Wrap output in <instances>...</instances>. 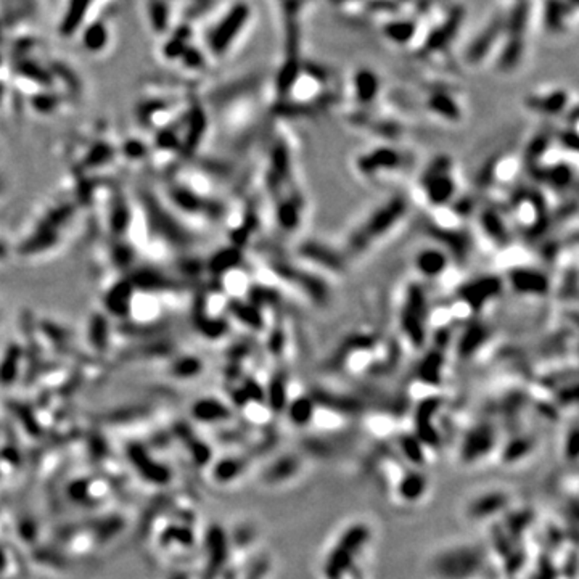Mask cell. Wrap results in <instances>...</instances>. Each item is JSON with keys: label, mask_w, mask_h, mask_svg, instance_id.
Instances as JSON below:
<instances>
[{"label": "cell", "mask_w": 579, "mask_h": 579, "mask_svg": "<svg viewBox=\"0 0 579 579\" xmlns=\"http://www.w3.org/2000/svg\"><path fill=\"white\" fill-rule=\"evenodd\" d=\"M483 552L476 546H457L439 552L431 562L438 579H473L483 570Z\"/></svg>", "instance_id": "6da1fadb"}, {"label": "cell", "mask_w": 579, "mask_h": 579, "mask_svg": "<svg viewBox=\"0 0 579 579\" xmlns=\"http://www.w3.org/2000/svg\"><path fill=\"white\" fill-rule=\"evenodd\" d=\"M371 539V530L367 525L357 523V525L349 526L348 530L339 536L337 546L328 553L326 567H323V575L327 579H343L346 573L351 570L354 560L359 555V552L366 547V544Z\"/></svg>", "instance_id": "7a4b0ae2"}, {"label": "cell", "mask_w": 579, "mask_h": 579, "mask_svg": "<svg viewBox=\"0 0 579 579\" xmlns=\"http://www.w3.org/2000/svg\"><path fill=\"white\" fill-rule=\"evenodd\" d=\"M404 208H406V204H404L402 199H396V202L389 203L386 208H383L382 211H378L375 216L366 224L362 232L354 238L353 247L356 249H362L364 247H367L368 242L375 240L377 237L383 235V233L401 217Z\"/></svg>", "instance_id": "3957f363"}, {"label": "cell", "mask_w": 579, "mask_h": 579, "mask_svg": "<svg viewBox=\"0 0 579 579\" xmlns=\"http://www.w3.org/2000/svg\"><path fill=\"white\" fill-rule=\"evenodd\" d=\"M127 457L131 458L132 465L136 467L143 480H147L153 484H166L171 481V472L168 467L161 465L157 461H153L147 452V449L141 444H131L127 447Z\"/></svg>", "instance_id": "277c9868"}, {"label": "cell", "mask_w": 579, "mask_h": 579, "mask_svg": "<svg viewBox=\"0 0 579 579\" xmlns=\"http://www.w3.org/2000/svg\"><path fill=\"white\" fill-rule=\"evenodd\" d=\"M206 547H208V565L204 568L203 579H216L222 568L226 567L229 547H227V536L221 526L214 525L209 528L206 536Z\"/></svg>", "instance_id": "5b68a950"}, {"label": "cell", "mask_w": 579, "mask_h": 579, "mask_svg": "<svg viewBox=\"0 0 579 579\" xmlns=\"http://www.w3.org/2000/svg\"><path fill=\"white\" fill-rule=\"evenodd\" d=\"M496 446V433L489 425H480L467 434L462 443L461 457L463 462L470 463L488 456Z\"/></svg>", "instance_id": "8992f818"}, {"label": "cell", "mask_w": 579, "mask_h": 579, "mask_svg": "<svg viewBox=\"0 0 579 579\" xmlns=\"http://www.w3.org/2000/svg\"><path fill=\"white\" fill-rule=\"evenodd\" d=\"M446 168L447 163L444 159H439L428 171L427 179H423V186H425L428 198H430L431 203L438 204V206H443L452 197L454 192L452 177L447 174Z\"/></svg>", "instance_id": "52a82bcc"}, {"label": "cell", "mask_w": 579, "mask_h": 579, "mask_svg": "<svg viewBox=\"0 0 579 579\" xmlns=\"http://www.w3.org/2000/svg\"><path fill=\"white\" fill-rule=\"evenodd\" d=\"M508 502H510V499H508L506 492L491 491L476 497L475 501L470 504V507H468V513H470V517L475 518V520H483V518H489L496 515V513L506 510Z\"/></svg>", "instance_id": "ba28073f"}, {"label": "cell", "mask_w": 579, "mask_h": 579, "mask_svg": "<svg viewBox=\"0 0 579 579\" xmlns=\"http://www.w3.org/2000/svg\"><path fill=\"white\" fill-rule=\"evenodd\" d=\"M528 107L546 114H558L568 107V93L563 89H553L546 93H534L526 100Z\"/></svg>", "instance_id": "9c48e42d"}, {"label": "cell", "mask_w": 579, "mask_h": 579, "mask_svg": "<svg viewBox=\"0 0 579 579\" xmlns=\"http://www.w3.org/2000/svg\"><path fill=\"white\" fill-rule=\"evenodd\" d=\"M427 107L431 113L439 114V118L446 121H458L462 118V109L458 107L456 98L447 92H434L428 98Z\"/></svg>", "instance_id": "30bf717a"}, {"label": "cell", "mask_w": 579, "mask_h": 579, "mask_svg": "<svg viewBox=\"0 0 579 579\" xmlns=\"http://www.w3.org/2000/svg\"><path fill=\"white\" fill-rule=\"evenodd\" d=\"M399 154L391 148H380L372 152L367 157L359 159V169L364 172H375L380 169H391L399 164Z\"/></svg>", "instance_id": "8fae6325"}, {"label": "cell", "mask_w": 579, "mask_h": 579, "mask_svg": "<svg viewBox=\"0 0 579 579\" xmlns=\"http://www.w3.org/2000/svg\"><path fill=\"white\" fill-rule=\"evenodd\" d=\"M427 492V478L418 472H409L398 484V494L402 501L417 502Z\"/></svg>", "instance_id": "7c38bea8"}, {"label": "cell", "mask_w": 579, "mask_h": 579, "mask_svg": "<svg viewBox=\"0 0 579 579\" xmlns=\"http://www.w3.org/2000/svg\"><path fill=\"white\" fill-rule=\"evenodd\" d=\"M510 282L515 290L522 293H546L549 288L547 278L542 274L534 271H515L512 272Z\"/></svg>", "instance_id": "4fadbf2b"}, {"label": "cell", "mask_w": 579, "mask_h": 579, "mask_svg": "<svg viewBox=\"0 0 579 579\" xmlns=\"http://www.w3.org/2000/svg\"><path fill=\"white\" fill-rule=\"evenodd\" d=\"M132 287L131 282H121L109 290L107 296V306L109 311L116 316H124L131 309V299H132Z\"/></svg>", "instance_id": "5bb4252c"}, {"label": "cell", "mask_w": 579, "mask_h": 579, "mask_svg": "<svg viewBox=\"0 0 579 579\" xmlns=\"http://www.w3.org/2000/svg\"><path fill=\"white\" fill-rule=\"evenodd\" d=\"M192 416L199 422H221L231 417V411L214 399H203L192 407Z\"/></svg>", "instance_id": "9a60e30c"}, {"label": "cell", "mask_w": 579, "mask_h": 579, "mask_svg": "<svg viewBox=\"0 0 579 579\" xmlns=\"http://www.w3.org/2000/svg\"><path fill=\"white\" fill-rule=\"evenodd\" d=\"M417 267L420 269L423 276L433 278L441 276L446 271L447 259L444 253L438 251V249H423L417 256Z\"/></svg>", "instance_id": "2e32d148"}, {"label": "cell", "mask_w": 579, "mask_h": 579, "mask_svg": "<svg viewBox=\"0 0 579 579\" xmlns=\"http://www.w3.org/2000/svg\"><path fill=\"white\" fill-rule=\"evenodd\" d=\"M299 470V462L294 457H280L278 461L272 463L271 467L267 468L266 473H264V480L267 483L277 484V483H285L296 475Z\"/></svg>", "instance_id": "e0dca14e"}, {"label": "cell", "mask_w": 579, "mask_h": 579, "mask_svg": "<svg viewBox=\"0 0 579 579\" xmlns=\"http://www.w3.org/2000/svg\"><path fill=\"white\" fill-rule=\"evenodd\" d=\"M354 89L359 102L371 103L378 96V79L372 71L361 69L354 76Z\"/></svg>", "instance_id": "ac0fdd59"}, {"label": "cell", "mask_w": 579, "mask_h": 579, "mask_svg": "<svg viewBox=\"0 0 579 579\" xmlns=\"http://www.w3.org/2000/svg\"><path fill=\"white\" fill-rule=\"evenodd\" d=\"M316 406L311 398H298L288 407V416L296 427H306L316 418Z\"/></svg>", "instance_id": "d6986e66"}, {"label": "cell", "mask_w": 579, "mask_h": 579, "mask_svg": "<svg viewBox=\"0 0 579 579\" xmlns=\"http://www.w3.org/2000/svg\"><path fill=\"white\" fill-rule=\"evenodd\" d=\"M176 431H177L179 436H181L184 441H186L188 449H190L193 461L197 462L198 465H204V463H206L209 458H211V451H209V447L206 446V444L199 443L198 439H195V436H192V433L187 427H184V425L177 427Z\"/></svg>", "instance_id": "ffe728a7"}, {"label": "cell", "mask_w": 579, "mask_h": 579, "mask_svg": "<svg viewBox=\"0 0 579 579\" xmlns=\"http://www.w3.org/2000/svg\"><path fill=\"white\" fill-rule=\"evenodd\" d=\"M19 359H21L19 346H17V344H12V346L8 348L7 354H5L3 362L0 364V383L8 385V383H12L15 378H17Z\"/></svg>", "instance_id": "44dd1931"}, {"label": "cell", "mask_w": 579, "mask_h": 579, "mask_svg": "<svg viewBox=\"0 0 579 579\" xmlns=\"http://www.w3.org/2000/svg\"><path fill=\"white\" fill-rule=\"evenodd\" d=\"M244 470V462L242 458H224L214 467V478L219 483H229L240 475Z\"/></svg>", "instance_id": "7402d4cb"}, {"label": "cell", "mask_w": 579, "mask_h": 579, "mask_svg": "<svg viewBox=\"0 0 579 579\" xmlns=\"http://www.w3.org/2000/svg\"><path fill=\"white\" fill-rule=\"evenodd\" d=\"M195 534L187 526H168L161 534L163 546H171V544H181V546H193Z\"/></svg>", "instance_id": "603a6c76"}, {"label": "cell", "mask_w": 579, "mask_h": 579, "mask_svg": "<svg viewBox=\"0 0 579 579\" xmlns=\"http://www.w3.org/2000/svg\"><path fill=\"white\" fill-rule=\"evenodd\" d=\"M123 528H124V522H123V518H119V517H109L107 518V520H102L96 528L97 541L98 542L108 541V539L116 536Z\"/></svg>", "instance_id": "cb8c5ba5"}, {"label": "cell", "mask_w": 579, "mask_h": 579, "mask_svg": "<svg viewBox=\"0 0 579 579\" xmlns=\"http://www.w3.org/2000/svg\"><path fill=\"white\" fill-rule=\"evenodd\" d=\"M402 452L409 461L416 465H420L423 462V451H422V443L417 436H404L401 441Z\"/></svg>", "instance_id": "d4e9b609"}, {"label": "cell", "mask_w": 579, "mask_h": 579, "mask_svg": "<svg viewBox=\"0 0 579 579\" xmlns=\"http://www.w3.org/2000/svg\"><path fill=\"white\" fill-rule=\"evenodd\" d=\"M237 262H238L237 251H233V249H226V251L217 254L216 259L211 262V267L214 269V272H227V269H231L232 271V267H235Z\"/></svg>", "instance_id": "484cf974"}, {"label": "cell", "mask_w": 579, "mask_h": 579, "mask_svg": "<svg viewBox=\"0 0 579 579\" xmlns=\"http://www.w3.org/2000/svg\"><path fill=\"white\" fill-rule=\"evenodd\" d=\"M107 337H108L107 321H105L103 317H96L92 322L91 338H92V343L97 346V349H105V346H107Z\"/></svg>", "instance_id": "4316f807"}, {"label": "cell", "mask_w": 579, "mask_h": 579, "mask_svg": "<svg viewBox=\"0 0 579 579\" xmlns=\"http://www.w3.org/2000/svg\"><path fill=\"white\" fill-rule=\"evenodd\" d=\"M15 412H17L19 420H21L23 427L26 428V430L31 433L33 436H37V434H41V427H39V423L36 422V418H34L33 412L29 411L28 407L15 406Z\"/></svg>", "instance_id": "83f0119b"}, {"label": "cell", "mask_w": 579, "mask_h": 579, "mask_svg": "<svg viewBox=\"0 0 579 579\" xmlns=\"http://www.w3.org/2000/svg\"><path fill=\"white\" fill-rule=\"evenodd\" d=\"M199 368H202V364L198 362V359L187 357L181 359V361L174 366V373H176L177 377H193L199 372Z\"/></svg>", "instance_id": "f1b7e54d"}, {"label": "cell", "mask_w": 579, "mask_h": 579, "mask_svg": "<svg viewBox=\"0 0 579 579\" xmlns=\"http://www.w3.org/2000/svg\"><path fill=\"white\" fill-rule=\"evenodd\" d=\"M530 443L528 441H520V439H517V441L510 443L506 449V458L507 461H518V458H522L523 456H526L528 452H530Z\"/></svg>", "instance_id": "f546056e"}, {"label": "cell", "mask_w": 579, "mask_h": 579, "mask_svg": "<svg viewBox=\"0 0 579 579\" xmlns=\"http://www.w3.org/2000/svg\"><path fill=\"white\" fill-rule=\"evenodd\" d=\"M68 494L74 502L87 501V497H89V481L87 480L73 481L68 488Z\"/></svg>", "instance_id": "4dcf8cb0"}, {"label": "cell", "mask_w": 579, "mask_h": 579, "mask_svg": "<svg viewBox=\"0 0 579 579\" xmlns=\"http://www.w3.org/2000/svg\"><path fill=\"white\" fill-rule=\"evenodd\" d=\"M18 531H19V534H21V537L24 539V541L31 542V541H34V539H36V534H37L36 523H34L31 518H23V520L19 522V525H18Z\"/></svg>", "instance_id": "1f68e13d"}, {"label": "cell", "mask_w": 579, "mask_h": 579, "mask_svg": "<svg viewBox=\"0 0 579 579\" xmlns=\"http://www.w3.org/2000/svg\"><path fill=\"white\" fill-rule=\"evenodd\" d=\"M37 560H41L44 563H52V565H57V567H62L66 565V560H63L62 557L58 555L57 552H50V551H37L36 555Z\"/></svg>", "instance_id": "d6a6232c"}, {"label": "cell", "mask_w": 579, "mask_h": 579, "mask_svg": "<svg viewBox=\"0 0 579 579\" xmlns=\"http://www.w3.org/2000/svg\"><path fill=\"white\" fill-rule=\"evenodd\" d=\"M5 567H7V558H5V553H3V549L0 547V573H3Z\"/></svg>", "instance_id": "836d02e7"}, {"label": "cell", "mask_w": 579, "mask_h": 579, "mask_svg": "<svg viewBox=\"0 0 579 579\" xmlns=\"http://www.w3.org/2000/svg\"><path fill=\"white\" fill-rule=\"evenodd\" d=\"M5 254H7V251H5L3 244H2V243H0V259H3V258H5Z\"/></svg>", "instance_id": "e575fe53"}, {"label": "cell", "mask_w": 579, "mask_h": 579, "mask_svg": "<svg viewBox=\"0 0 579 579\" xmlns=\"http://www.w3.org/2000/svg\"><path fill=\"white\" fill-rule=\"evenodd\" d=\"M172 579H187V575H184V573H177V575H174Z\"/></svg>", "instance_id": "d590c367"}, {"label": "cell", "mask_w": 579, "mask_h": 579, "mask_svg": "<svg viewBox=\"0 0 579 579\" xmlns=\"http://www.w3.org/2000/svg\"><path fill=\"white\" fill-rule=\"evenodd\" d=\"M510 3H515V2H520V0H508Z\"/></svg>", "instance_id": "8d00e7d4"}, {"label": "cell", "mask_w": 579, "mask_h": 579, "mask_svg": "<svg viewBox=\"0 0 579 579\" xmlns=\"http://www.w3.org/2000/svg\"><path fill=\"white\" fill-rule=\"evenodd\" d=\"M0 188H2V186H0Z\"/></svg>", "instance_id": "74e56055"}]
</instances>
